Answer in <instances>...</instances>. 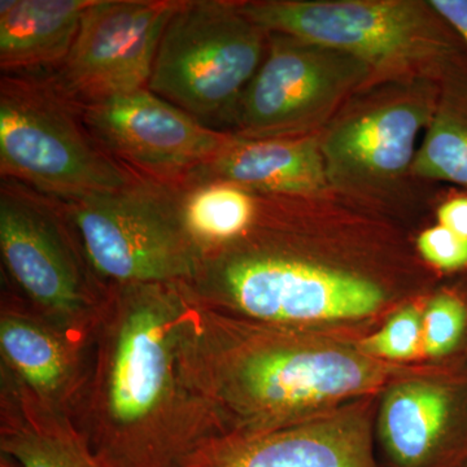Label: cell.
Wrapping results in <instances>:
<instances>
[{
	"instance_id": "cell-1",
	"label": "cell",
	"mask_w": 467,
	"mask_h": 467,
	"mask_svg": "<svg viewBox=\"0 0 467 467\" xmlns=\"http://www.w3.org/2000/svg\"><path fill=\"white\" fill-rule=\"evenodd\" d=\"M189 284L112 285L86 343L70 420L103 467H183L233 434L193 380Z\"/></svg>"
},
{
	"instance_id": "cell-2",
	"label": "cell",
	"mask_w": 467,
	"mask_h": 467,
	"mask_svg": "<svg viewBox=\"0 0 467 467\" xmlns=\"http://www.w3.org/2000/svg\"><path fill=\"white\" fill-rule=\"evenodd\" d=\"M0 175L61 202L140 180L110 158L45 73L2 75Z\"/></svg>"
},
{
	"instance_id": "cell-3",
	"label": "cell",
	"mask_w": 467,
	"mask_h": 467,
	"mask_svg": "<svg viewBox=\"0 0 467 467\" xmlns=\"http://www.w3.org/2000/svg\"><path fill=\"white\" fill-rule=\"evenodd\" d=\"M189 285L207 306H230L267 324L358 319L373 315L384 301L382 290L361 276L238 243L204 257Z\"/></svg>"
},
{
	"instance_id": "cell-4",
	"label": "cell",
	"mask_w": 467,
	"mask_h": 467,
	"mask_svg": "<svg viewBox=\"0 0 467 467\" xmlns=\"http://www.w3.org/2000/svg\"><path fill=\"white\" fill-rule=\"evenodd\" d=\"M92 272L106 285L192 284L202 256L184 229L177 190L138 180L63 202Z\"/></svg>"
},
{
	"instance_id": "cell-5",
	"label": "cell",
	"mask_w": 467,
	"mask_h": 467,
	"mask_svg": "<svg viewBox=\"0 0 467 467\" xmlns=\"http://www.w3.org/2000/svg\"><path fill=\"white\" fill-rule=\"evenodd\" d=\"M266 45L265 30L238 3L181 0L162 33L149 90L202 124L233 119Z\"/></svg>"
},
{
	"instance_id": "cell-6",
	"label": "cell",
	"mask_w": 467,
	"mask_h": 467,
	"mask_svg": "<svg viewBox=\"0 0 467 467\" xmlns=\"http://www.w3.org/2000/svg\"><path fill=\"white\" fill-rule=\"evenodd\" d=\"M0 252L38 315L67 334L88 337L109 287L92 272L63 202L2 180Z\"/></svg>"
},
{
	"instance_id": "cell-7",
	"label": "cell",
	"mask_w": 467,
	"mask_h": 467,
	"mask_svg": "<svg viewBox=\"0 0 467 467\" xmlns=\"http://www.w3.org/2000/svg\"><path fill=\"white\" fill-rule=\"evenodd\" d=\"M266 33L339 51L378 72H402L444 54L422 7L395 0H266L241 3Z\"/></svg>"
},
{
	"instance_id": "cell-8",
	"label": "cell",
	"mask_w": 467,
	"mask_h": 467,
	"mask_svg": "<svg viewBox=\"0 0 467 467\" xmlns=\"http://www.w3.org/2000/svg\"><path fill=\"white\" fill-rule=\"evenodd\" d=\"M267 52L233 116L238 137H299L370 76L342 52L267 33Z\"/></svg>"
},
{
	"instance_id": "cell-9",
	"label": "cell",
	"mask_w": 467,
	"mask_h": 467,
	"mask_svg": "<svg viewBox=\"0 0 467 467\" xmlns=\"http://www.w3.org/2000/svg\"><path fill=\"white\" fill-rule=\"evenodd\" d=\"M180 2L94 0L67 57L46 77L76 106L149 88L162 33Z\"/></svg>"
},
{
	"instance_id": "cell-10",
	"label": "cell",
	"mask_w": 467,
	"mask_h": 467,
	"mask_svg": "<svg viewBox=\"0 0 467 467\" xmlns=\"http://www.w3.org/2000/svg\"><path fill=\"white\" fill-rule=\"evenodd\" d=\"M101 149L140 180L177 187L233 134L213 130L149 88L77 106Z\"/></svg>"
},
{
	"instance_id": "cell-11",
	"label": "cell",
	"mask_w": 467,
	"mask_h": 467,
	"mask_svg": "<svg viewBox=\"0 0 467 467\" xmlns=\"http://www.w3.org/2000/svg\"><path fill=\"white\" fill-rule=\"evenodd\" d=\"M183 467H380L362 425L330 420L259 434H230Z\"/></svg>"
},
{
	"instance_id": "cell-12",
	"label": "cell",
	"mask_w": 467,
	"mask_h": 467,
	"mask_svg": "<svg viewBox=\"0 0 467 467\" xmlns=\"http://www.w3.org/2000/svg\"><path fill=\"white\" fill-rule=\"evenodd\" d=\"M3 309L0 352L15 382L52 410L69 413L81 383L88 339L73 337L46 318Z\"/></svg>"
},
{
	"instance_id": "cell-13",
	"label": "cell",
	"mask_w": 467,
	"mask_h": 467,
	"mask_svg": "<svg viewBox=\"0 0 467 467\" xmlns=\"http://www.w3.org/2000/svg\"><path fill=\"white\" fill-rule=\"evenodd\" d=\"M324 153L313 138L248 140L233 134L192 180H221L267 195H308L327 182Z\"/></svg>"
},
{
	"instance_id": "cell-14",
	"label": "cell",
	"mask_w": 467,
	"mask_h": 467,
	"mask_svg": "<svg viewBox=\"0 0 467 467\" xmlns=\"http://www.w3.org/2000/svg\"><path fill=\"white\" fill-rule=\"evenodd\" d=\"M422 110L399 103L347 119L322 144L326 168L346 180L392 177L411 167Z\"/></svg>"
},
{
	"instance_id": "cell-15",
	"label": "cell",
	"mask_w": 467,
	"mask_h": 467,
	"mask_svg": "<svg viewBox=\"0 0 467 467\" xmlns=\"http://www.w3.org/2000/svg\"><path fill=\"white\" fill-rule=\"evenodd\" d=\"M94 0H2L0 69L3 75L45 73L72 48Z\"/></svg>"
},
{
	"instance_id": "cell-16",
	"label": "cell",
	"mask_w": 467,
	"mask_h": 467,
	"mask_svg": "<svg viewBox=\"0 0 467 467\" xmlns=\"http://www.w3.org/2000/svg\"><path fill=\"white\" fill-rule=\"evenodd\" d=\"M3 392L0 450L18 467H103L69 416L12 382Z\"/></svg>"
},
{
	"instance_id": "cell-17",
	"label": "cell",
	"mask_w": 467,
	"mask_h": 467,
	"mask_svg": "<svg viewBox=\"0 0 467 467\" xmlns=\"http://www.w3.org/2000/svg\"><path fill=\"white\" fill-rule=\"evenodd\" d=\"M451 413V399L441 387L402 384L384 402V447L398 467H431L438 457Z\"/></svg>"
},
{
	"instance_id": "cell-18",
	"label": "cell",
	"mask_w": 467,
	"mask_h": 467,
	"mask_svg": "<svg viewBox=\"0 0 467 467\" xmlns=\"http://www.w3.org/2000/svg\"><path fill=\"white\" fill-rule=\"evenodd\" d=\"M175 190L184 229L202 259L247 235L259 216L254 192L227 181L192 180Z\"/></svg>"
},
{
	"instance_id": "cell-19",
	"label": "cell",
	"mask_w": 467,
	"mask_h": 467,
	"mask_svg": "<svg viewBox=\"0 0 467 467\" xmlns=\"http://www.w3.org/2000/svg\"><path fill=\"white\" fill-rule=\"evenodd\" d=\"M410 169L420 177L467 189V122L447 113L435 117Z\"/></svg>"
},
{
	"instance_id": "cell-20",
	"label": "cell",
	"mask_w": 467,
	"mask_h": 467,
	"mask_svg": "<svg viewBox=\"0 0 467 467\" xmlns=\"http://www.w3.org/2000/svg\"><path fill=\"white\" fill-rule=\"evenodd\" d=\"M467 324V309L459 297L441 295L422 316L423 353L441 358L460 342Z\"/></svg>"
},
{
	"instance_id": "cell-21",
	"label": "cell",
	"mask_w": 467,
	"mask_h": 467,
	"mask_svg": "<svg viewBox=\"0 0 467 467\" xmlns=\"http://www.w3.org/2000/svg\"><path fill=\"white\" fill-rule=\"evenodd\" d=\"M368 355L387 359H411L423 353L422 316L414 306L393 316L382 330L362 343Z\"/></svg>"
},
{
	"instance_id": "cell-22",
	"label": "cell",
	"mask_w": 467,
	"mask_h": 467,
	"mask_svg": "<svg viewBox=\"0 0 467 467\" xmlns=\"http://www.w3.org/2000/svg\"><path fill=\"white\" fill-rule=\"evenodd\" d=\"M418 248L430 264L441 270L467 266V238L439 225L420 234Z\"/></svg>"
},
{
	"instance_id": "cell-23",
	"label": "cell",
	"mask_w": 467,
	"mask_h": 467,
	"mask_svg": "<svg viewBox=\"0 0 467 467\" xmlns=\"http://www.w3.org/2000/svg\"><path fill=\"white\" fill-rule=\"evenodd\" d=\"M439 225L467 238V198L448 201L439 208Z\"/></svg>"
},
{
	"instance_id": "cell-24",
	"label": "cell",
	"mask_w": 467,
	"mask_h": 467,
	"mask_svg": "<svg viewBox=\"0 0 467 467\" xmlns=\"http://www.w3.org/2000/svg\"><path fill=\"white\" fill-rule=\"evenodd\" d=\"M430 5L441 15L467 43V0H432Z\"/></svg>"
}]
</instances>
